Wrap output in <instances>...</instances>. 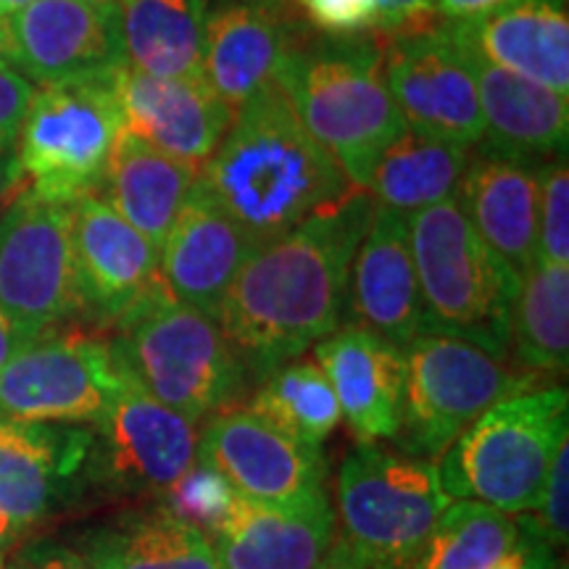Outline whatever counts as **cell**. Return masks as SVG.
Returning <instances> with one entry per match:
<instances>
[{"mask_svg": "<svg viewBox=\"0 0 569 569\" xmlns=\"http://www.w3.org/2000/svg\"><path fill=\"white\" fill-rule=\"evenodd\" d=\"M467 61L478 84L482 124H486L480 146L530 163L567 156V96H559L543 84L498 69L475 56H467Z\"/></svg>", "mask_w": 569, "mask_h": 569, "instance_id": "d4e9b609", "label": "cell"}, {"mask_svg": "<svg viewBox=\"0 0 569 569\" xmlns=\"http://www.w3.org/2000/svg\"><path fill=\"white\" fill-rule=\"evenodd\" d=\"M84 3H92V6H103V9H113V6H122L124 0H84Z\"/></svg>", "mask_w": 569, "mask_h": 569, "instance_id": "681fc988", "label": "cell"}, {"mask_svg": "<svg viewBox=\"0 0 569 569\" xmlns=\"http://www.w3.org/2000/svg\"><path fill=\"white\" fill-rule=\"evenodd\" d=\"M296 6L311 27L330 38L375 30V0H296Z\"/></svg>", "mask_w": 569, "mask_h": 569, "instance_id": "8d00e7d4", "label": "cell"}, {"mask_svg": "<svg viewBox=\"0 0 569 569\" xmlns=\"http://www.w3.org/2000/svg\"><path fill=\"white\" fill-rule=\"evenodd\" d=\"M209 0H124L119 40L124 67L167 80H203Z\"/></svg>", "mask_w": 569, "mask_h": 569, "instance_id": "83f0119b", "label": "cell"}, {"mask_svg": "<svg viewBox=\"0 0 569 569\" xmlns=\"http://www.w3.org/2000/svg\"><path fill=\"white\" fill-rule=\"evenodd\" d=\"M238 498V490L217 469L196 461L193 469H188L172 488L163 490L159 496V507L211 540L224 528Z\"/></svg>", "mask_w": 569, "mask_h": 569, "instance_id": "836d02e7", "label": "cell"}, {"mask_svg": "<svg viewBox=\"0 0 569 569\" xmlns=\"http://www.w3.org/2000/svg\"><path fill=\"white\" fill-rule=\"evenodd\" d=\"M27 343H30V340L21 338L19 332L13 330V325L9 322V319L0 315V367H3L6 361H9L11 356L17 353L21 346H27Z\"/></svg>", "mask_w": 569, "mask_h": 569, "instance_id": "f6af8a7d", "label": "cell"}, {"mask_svg": "<svg viewBox=\"0 0 569 569\" xmlns=\"http://www.w3.org/2000/svg\"><path fill=\"white\" fill-rule=\"evenodd\" d=\"M298 42L293 19L277 0H230L206 17L203 80L238 111L277 82Z\"/></svg>", "mask_w": 569, "mask_h": 569, "instance_id": "ffe728a7", "label": "cell"}, {"mask_svg": "<svg viewBox=\"0 0 569 569\" xmlns=\"http://www.w3.org/2000/svg\"><path fill=\"white\" fill-rule=\"evenodd\" d=\"M382 69L409 130L475 148L482 140V111L467 56L438 19L382 34Z\"/></svg>", "mask_w": 569, "mask_h": 569, "instance_id": "4fadbf2b", "label": "cell"}, {"mask_svg": "<svg viewBox=\"0 0 569 569\" xmlns=\"http://www.w3.org/2000/svg\"><path fill=\"white\" fill-rule=\"evenodd\" d=\"M27 3H32V0H3V6H6V11H9V17L13 11H19V9H24Z\"/></svg>", "mask_w": 569, "mask_h": 569, "instance_id": "c3c4849f", "label": "cell"}, {"mask_svg": "<svg viewBox=\"0 0 569 569\" xmlns=\"http://www.w3.org/2000/svg\"><path fill=\"white\" fill-rule=\"evenodd\" d=\"M248 409L277 430L317 448L343 422L336 390L315 359L284 361L261 377Z\"/></svg>", "mask_w": 569, "mask_h": 569, "instance_id": "1f68e13d", "label": "cell"}, {"mask_svg": "<svg viewBox=\"0 0 569 569\" xmlns=\"http://www.w3.org/2000/svg\"><path fill=\"white\" fill-rule=\"evenodd\" d=\"M0 69H13L11 42H9V32L6 30H0Z\"/></svg>", "mask_w": 569, "mask_h": 569, "instance_id": "7dc6e473", "label": "cell"}, {"mask_svg": "<svg viewBox=\"0 0 569 569\" xmlns=\"http://www.w3.org/2000/svg\"><path fill=\"white\" fill-rule=\"evenodd\" d=\"M196 188L251 234L256 246L282 238L356 184L301 124L280 82L240 106Z\"/></svg>", "mask_w": 569, "mask_h": 569, "instance_id": "7a4b0ae2", "label": "cell"}, {"mask_svg": "<svg viewBox=\"0 0 569 569\" xmlns=\"http://www.w3.org/2000/svg\"><path fill=\"white\" fill-rule=\"evenodd\" d=\"M407 388L398 451L436 461L482 411L503 398L538 388L540 377L511 359L482 351L467 340L422 332L403 346Z\"/></svg>", "mask_w": 569, "mask_h": 569, "instance_id": "ba28073f", "label": "cell"}, {"mask_svg": "<svg viewBox=\"0 0 569 569\" xmlns=\"http://www.w3.org/2000/svg\"><path fill=\"white\" fill-rule=\"evenodd\" d=\"M315 569H372L367 561H361L351 549H346L343 543L336 538L332 549L327 551V557L319 561Z\"/></svg>", "mask_w": 569, "mask_h": 569, "instance_id": "ee69618b", "label": "cell"}, {"mask_svg": "<svg viewBox=\"0 0 569 569\" xmlns=\"http://www.w3.org/2000/svg\"><path fill=\"white\" fill-rule=\"evenodd\" d=\"M538 167L478 142L457 188L469 224L517 274L538 261Z\"/></svg>", "mask_w": 569, "mask_h": 569, "instance_id": "cb8c5ba5", "label": "cell"}, {"mask_svg": "<svg viewBox=\"0 0 569 569\" xmlns=\"http://www.w3.org/2000/svg\"><path fill=\"white\" fill-rule=\"evenodd\" d=\"M425 332L509 359L519 274L482 243L457 196L407 217Z\"/></svg>", "mask_w": 569, "mask_h": 569, "instance_id": "5b68a950", "label": "cell"}, {"mask_svg": "<svg viewBox=\"0 0 569 569\" xmlns=\"http://www.w3.org/2000/svg\"><path fill=\"white\" fill-rule=\"evenodd\" d=\"M196 180V163L174 159V156L148 146L138 134L122 130L98 196L124 222L146 234L156 248H161L193 193Z\"/></svg>", "mask_w": 569, "mask_h": 569, "instance_id": "4316f807", "label": "cell"}, {"mask_svg": "<svg viewBox=\"0 0 569 569\" xmlns=\"http://www.w3.org/2000/svg\"><path fill=\"white\" fill-rule=\"evenodd\" d=\"M336 532L332 501L277 509L240 496L211 546L222 569H315L336 543Z\"/></svg>", "mask_w": 569, "mask_h": 569, "instance_id": "484cf974", "label": "cell"}, {"mask_svg": "<svg viewBox=\"0 0 569 569\" xmlns=\"http://www.w3.org/2000/svg\"><path fill=\"white\" fill-rule=\"evenodd\" d=\"M346 309L351 322L401 348L425 332L407 213L375 203L372 222L351 261Z\"/></svg>", "mask_w": 569, "mask_h": 569, "instance_id": "d6986e66", "label": "cell"}, {"mask_svg": "<svg viewBox=\"0 0 569 569\" xmlns=\"http://www.w3.org/2000/svg\"><path fill=\"white\" fill-rule=\"evenodd\" d=\"M372 213V196L351 188L246 261L217 319L251 380L301 359L343 322L351 261Z\"/></svg>", "mask_w": 569, "mask_h": 569, "instance_id": "6da1fadb", "label": "cell"}, {"mask_svg": "<svg viewBox=\"0 0 569 569\" xmlns=\"http://www.w3.org/2000/svg\"><path fill=\"white\" fill-rule=\"evenodd\" d=\"M27 190V177L19 167L17 146H0V209Z\"/></svg>", "mask_w": 569, "mask_h": 569, "instance_id": "7bdbcfd3", "label": "cell"}, {"mask_svg": "<svg viewBox=\"0 0 569 569\" xmlns=\"http://www.w3.org/2000/svg\"><path fill=\"white\" fill-rule=\"evenodd\" d=\"M111 330V351L140 388L193 422L224 411L251 380L219 319L177 301L163 284Z\"/></svg>", "mask_w": 569, "mask_h": 569, "instance_id": "277c9868", "label": "cell"}, {"mask_svg": "<svg viewBox=\"0 0 569 569\" xmlns=\"http://www.w3.org/2000/svg\"><path fill=\"white\" fill-rule=\"evenodd\" d=\"M82 427L0 422V515L24 532L56 509L92 459Z\"/></svg>", "mask_w": 569, "mask_h": 569, "instance_id": "44dd1931", "label": "cell"}, {"mask_svg": "<svg viewBox=\"0 0 569 569\" xmlns=\"http://www.w3.org/2000/svg\"><path fill=\"white\" fill-rule=\"evenodd\" d=\"M569 432L565 386H538L482 411L440 457V486L451 498L507 515L538 507L540 490Z\"/></svg>", "mask_w": 569, "mask_h": 569, "instance_id": "8992f818", "label": "cell"}, {"mask_svg": "<svg viewBox=\"0 0 569 569\" xmlns=\"http://www.w3.org/2000/svg\"><path fill=\"white\" fill-rule=\"evenodd\" d=\"M467 56L569 98L567 0H517L472 21H440Z\"/></svg>", "mask_w": 569, "mask_h": 569, "instance_id": "7402d4cb", "label": "cell"}, {"mask_svg": "<svg viewBox=\"0 0 569 569\" xmlns=\"http://www.w3.org/2000/svg\"><path fill=\"white\" fill-rule=\"evenodd\" d=\"M490 569H559V559L557 549L532 530L528 519L519 517V538L515 549Z\"/></svg>", "mask_w": 569, "mask_h": 569, "instance_id": "f35d334b", "label": "cell"}, {"mask_svg": "<svg viewBox=\"0 0 569 569\" xmlns=\"http://www.w3.org/2000/svg\"><path fill=\"white\" fill-rule=\"evenodd\" d=\"M113 90L127 132L198 169L217 151L234 119V111L206 80H167L119 67Z\"/></svg>", "mask_w": 569, "mask_h": 569, "instance_id": "ac0fdd59", "label": "cell"}, {"mask_svg": "<svg viewBox=\"0 0 569 569\" xmlns=\"http://www.w3.org/2000/svg\"><path fill=\"white\" fill-rule=\"evenodd\" d=\"M34 90L38 88L17 69H0V146H17Z\"/></svg>", "mask_w": 569, "mask_h": 569, "instance_id": "74e56055", "label": "cell"}, {"mask_svg": "<svg viewBox=\"0 0 569 569\" xmlns=\"http://www.w3.org/2000/svg\"><path fill=\"white\" fill-rule=\"evenodd\" d=\"M509 359L538 377L567 375L569 367V267L536 261L519 274L511 309Z\"/></svg>", "mask_w": 569, "mask_h": 569, "instance_id": "f546056e", "label": "cell"}, {"mask_svg": "<svg viewBox=\"0 0 569 569\" xmlns=\"http://www.w3.org/2000/svg\"><path fill=\"white\" fill-rule=\"evenodd\" d=\"M0 315L27 340L77 317L71 203L24 190L0 213Z\"/></svg>", "mask_w": 569, "mask_h": 569, "instance_id": "8fae6325", "label": "cell"}, {"mask_svg": "<svg viewBox=\"0 0 569 569\" xmlns=\"http://www.w3.org/2000/svg\"><path fill=\"white\" fill-rule=\"evenodd\" d=\"M469 148L409 130L377 161L367 193L377 206L415 213L457 196Z\"/></svg>", "mask_w": 569, "mask_h": 569, "instance_id": "4dcf8cb0", "label": "cell"}, {"mask_svg": "<svg viewBox=\"0 0 569 569\" xmlns=\"http://www.w3.org/2000/svg\"><path fill=\"white\" fill-rule=\"evenodd\" d=\"M80 557L90 569H222L211 540L163 507L92 530Z\"/></svg>", "mask_w": 569, "mask_h": 569, "instance_id": "f1b7e54d", "label": "cell"}, {"mask_svg": "<svg viewBox=\"0 0 569 569\" xmlns=\"http://www.w3.org/2000/svg\"><path fill=\"white\" fill-rule=\"evenodd\" d=\"M92 440L96 478L117 493L161 496L198 461V427L127 372Z\"/></svg>", "mask_w": 569, "mask_h": 569, "instance_id": "5bb4252c", "label": "cell"}, {"mask_svg": "<svg viewBox=\"0 0 569 569\" xmlns=\"http://www.w3.org/2000/svg\"><path fill=\"white\" fill-rule=\"evenodd\" d=\"M71 253L77 317L96 327H113L161 284V248L124 222L98 193L71 203Z\"/></svg>", "mask_w": 569, "mask_h": 569, "instance_id": "9a60e30c", "label": "cell"}, {"mask_svg": "<svg viewBox=\"0 0 569 569\" xmlns=\"http://www.w3.org/2000/svg\"><path fill=\"white\" fill-rule=\"evenodd\" d=\"M301 124L356 188L409 132L382 69L380 40L369 32L298 42L277 77Z\"/></svg>", "mask_w": 569, "mask_h": 569, "instance_id": "3957f363", "label": "cell"}, {"mask_svg": "<svg viewBox=\"0 0 569 569\" xmlns=\"http://www.w3.org/2000/svg\"><path fill=\"white\" fill-rule=\"evenodd\" d=\"M511 3H517V0H432V19L472 21L507 9Z\"/></svg>", "mask_w": 569, "mask_h": 569, "instance_id": "60d3db41", "label": "cell"}, {"mask_svg": "<svg viewBox=\"0 0 569 569\" xmlns=\"http://www.w3.org/2000/svg\"><path fill=\"white\" fill-rule=\"evenodd\" d=\"M6 21H9V11H6L3 0H0V30H6Z\"/></svg>", "mask_w": 569, "mask_h": 569, "instance_id": "f907efd6", "label": "cell"}, {"mask_svg": "<svg viewBox=\"0 0 569 569\" xmlns=\"http://www.w3.org/2000/svg\"><path fill=\"white\" fill-rule=\"evenodd\" d=\"M315 361L336 390L343 419L359 443L396 440L407 388L401 346L356 322H340L315 343Z\"/></svg>", "mask_w": 569, "mask_h": 569, "instance_id": "e0dca14e", "label": "cell"}, {"mask_svg": "<svg viewBox=\"0 0 569 569\" xmlns=\"http://www.w3.org/2000/svg\"><path fill=\"white\" fill-rule=\"evenodd\" d=\"M19 532L13 530V525L9 522V517L0 515V569H6V559H9V551L17 540Z\"/></svg>", "mask_w": 569, "mask_h": 569, "instance_id": "bcb514c9", "label": "cell"}, {"mask_svg": "<svg viewBox=\"0 0 569 569\" xmlns=\"http://www.w3.org/2000/svg\"><path fill=\"white\" fill-rule=\"evenodd\" d=\"M122 130L113 74L34 90L17 138L27 190L56 203L98 193Z\"/></svg>", "mask_w": 569, "mask_h": 569, "instance_id": "9c48e42d", "label": "cell"}, {"mask_svg": "<svg viewBox=\"0 0 569 569\" xmlns=\"http://www.w3.org/2000/svg\"><path fill=\"white\" fill-rule=\"evenodd\" d=\"M11 569H90L77 551L59 549V546H40L21 553Z\"/></svg>", "mask_w": 569, "mask_h": 569, "instance_id": "b9f144b4", "label": "cell"}, {"mask_svg": "<svg viewBox=\"0 0 569 569\" xmlns=\"http://www.w3.org/2000/svg\"><path fill=\"white\" fill-rule=\"evenodd\" d=\"M13 69L40 88L113 74L124 67L119 6L32 0L6 21Z\"/></svg>", "mask_w": 569, "mask_h": 569, "instance_id": "2e32d148", "label": "cell"}, {"mask_svg": "<svg viewBox=\"0 0 569 569\" xmlns=\"http://www.w3.org/2000/svg\"><path fill=\"white\" fill-rule=\"evenodd\" d=\"M336 538L372 569H407L453 501L432 461L356 443L336 480Z\"/></svg>", "mask_w": 569, "mask_h": 569, "instance_id": "52a82bcc", "label": "cell"}, {"mask_svg": "<svg viewBox=\"0 0 569 569\" xmlns=\"http://www.w3.org/2000/svg\"><path fill=\"white\" fill-rule=\"evenodd\" d=\"M124 380L109 340L53 330L0 367V422H98Z\"/></svg>", "mask_w": 569, "mask_h": 569, "instance_id": "30bf717a", "label": "cell"}, {"mask_svg": "<svg viewBox=\"0 0 569 569\" xmlns=\"http://www.w3.org/2000/svg\"><path fill=\"white\" fill-rule=\"evenodd\" d=\"M198 461L261 507L311 509L330 501V467L322 448L277 430L251 409L209 417L198 432Z\"/></svg>", "mask_w": 569, "mask_h": 569, "instance_id": "7c38bea8", "label": "cell"}, {"mask_svg": "<svg viewBox=\"0 0 569 569\" xmlns=\"http://www.w3.org/2000/svg\"><path fill=\"white\" fill-rule=\"evenodd\" d=\"M375 30L380 34H393L432 21V0H375Z\"/></svg>", "mask_w": 569, "mask_h": 569, "instance_id": "ab89813d", "label": "cell"}, {"mask_svg": "<svg viewBox=\"0 0 569 569\" xmlns=\"http://www.w3.org/2000/svg\"><path fill=\"white\" fill-rule=\"evenodd\" d=\"M256 251L251 234L193 188L161 246V284L177 301L217 319L227 290Z\"/></svg>", "mask_w": 569, "mask_h": 569, "instance_id": "603a6c76", "label": "cell"}, {"mask_svg": "<svg viewBox=\"0 0 569 569\" xmlns=\"http://www.w3.org/2000/svg\"><path fill=\"white\" fill-rule=\"evenodd\" d=\"M519 519L478 501L457 498L407 569H490L515 549Z\"/></svg>", "mask_w": 569, "mask_h": 569, "instance_id": "d6a6232c", "label": "cell"}, {"mask_svg": "<svg viewBox=\"0 0 569 569\" xmlns=\"http://www.w3.org/2000/svg\"><path fill=\"white\" fill-rule=\"evenodd\" d=\"M538 261L569 267V169L567 156L538 167Z\"/></svg>", "mask_w": 569, "mask_h": 569, "instance_id": "e575fe53", "label": "cell"}, {"mask_svg": "<svg viewBox=\"0 0 569 569\" xmlns=\"http://www.w3.org/2000/svg\"><path fill=\"white\" fill-rule=\"evenodd\" d=\"M536 515L525 517L546 543L553 549H565L569 536V440L559 446L549 475H546L543 490H540Z\"/></svg>", "mask_w": 569, "mask_h": 569, "instance_id": "d590c367", "label": "cell"}]
</instances>
